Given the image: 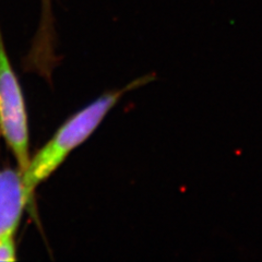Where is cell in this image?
Segmentation results:
<instances>
[{"mask_svg": "<svg viewBox=\"0 0 262 262\" xmlns=\"http://www.w3.org/2000/svg\"><path fill=\"white\" fill-rule=\"evenodd\" d=\"M150 80L149 76L137 79L125 88L113 90L101 95L72 115L57 129L51 140L37 151L34 158L31 159L29 167L22 176L29 206H33L34 203V192L38 185L53 175L68 155L92 136L120 98L131 90L147 83Z\"/></svg>", "mask_w": 262, "mask_h": 262, "instance_id": "cell-1", "label": "cell"}, {"mask_svg": "<svg viewBox=\"0 0 262 262\" xmlns=\"http://www.w3.org/2000/svg\"><path fill=\"white\" fill-rule=\"evenodd\" d=\"M0 136L26 173L31 161L28 113L20 82L15 76L0 32Z\"/></svg>", "mask_w": 262, "mask_h": 262, "instance_id": "cell-2", "label": "cell"}, {"mask_svg": "<svg viewBox=\"0 0 262 262\" xmlns=\"http://www.w3.org/2000/svg\"><path fill=\"white\" fill-rule=\"evenodd\" d=\"M29 199L19 169H0V241L14 237Z\"/></svg>", "mask_w": 262, "mask_h": 262, "instance_id": "cell-3", "label": "cell"}, {"mask_svg": "<svg viewBox=\"0 0 262 262\" xmlns=\"http://www.w3.org/2000/svg\"><path fill=\"white\" fill-rule=\"evenodd\" d=\"M16 247L14 237L0 241V261H15Z\"/></svg>", "mask_w": 262, "mask_h": 262, "instance_id": "cell-4", "label": "cell"}]
</instances>
